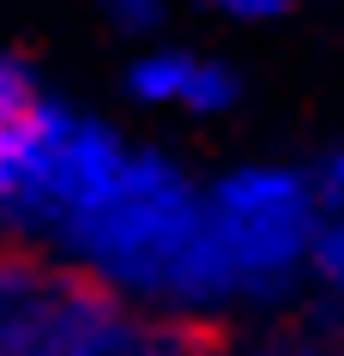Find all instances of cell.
Masks as SVG:
<instances>
[{"mask_svg":"<svg viewBox=\"0 0 344 356\" xmlns=\"http://www.w3.org/2000/svg\"><path fill=\"white\" fill-rule=\"evenodd\" d=\"M67 356H206V338L181 314H139L115 296L103 314L79 332Z\"/></svg>","mask_w":344,"mask_h":356,"instance_id":"3957f363","label":"cell"},{"mask_svg":"<svg viewBox=\"0 0 344 356\" xmlns=\"http://www.w3.org/2000/svg\"><path fill=\"white\" fill-rule=\"evenodd\" d=\"M103 19H109V31H121V37L151 42L157 31L170 24V0H103Z\"/></svg>","mask_w":344,"mask_h":356,"instance_id":"277c9868","label":"cell"},{"mask_svg":"<svg viewBox=\"0 0 344 356\" xmlns=\"http://www.w3.org/2000/svg\"><path fill=\"white\" fill-rule=\"evenodd\" d=\"M127 97L145 109H181V115H229L242 103V79L236 67L199 49H175L157 42L127 67Z\"/></svg>","mask_w":344,"mask_h":356,"instance_id":"7a4b0ae2","label":"cell"},{"mask_svg":"<svg viewBox=\"0 0 344 356\" xmlns=\"http://www.w3.org/2000/svg\"><path fill=\"white\" fill-rule=\"evenodd\" d=\"M206 224L236 278V302H278L308 278L320 181L284 163H242L206 188Z\"/></svg>","mask_w":344,"mask_h":356,"instance_id":"6da1fadb","label":"cell"},{"mask_svg":"<svg viewBox=\"0 0 344 356\" xmlns=\"http://www.w3.org/2000/svg\"><path fill=\"white\" fill-rule=\"evenodd\" d=\"M302 356H320V350H302Z\"/></svg>","mask_w":344,"mask_h":356,"instance_id":"9c48e42d","label":"cell"},{"mask_svg":"<svg viewBox=\"0 0 344 356\" xmlns=\"http://www.w3.org/2000/svg\"><path fill=\"white\" fill-rule=\"evenodd\" d=\"M42 97V85H37V73H31V60H19V55H0V115H19V109H31Z\"/></svg>","mask_w":344,"mask_h":356,"instance_id":"8992f818","label":"cell"},{"mask_svg":"<svg viewBox=\"0 0 344 356\" xmlns=\"http://www.w3.org/2000/svg\"><path fill=\"white\" fill-rule=\"evenodd\" d=\"M206 6L229 24H272V19H284L296 0H206Z\"/></svg>","mask_w":344,"mask_h":356,"instance_id":"52a82bcc","label":"cell"},{"mask_svg":"<svg viewBox=\"0 0 344 356\" xmlns=\"http://www.w3.org/2000/svg\"><path fill=\"white\" fill-rule=\"evenodd\" d=\"M308 272L314 284H326L332 296H344V224L320 211V229H314V254H308Z\"/></svg>","mask_w":344,"mask_h":356,"instance_id":"5b68a950","label":"cell"},{"mask_svg":"<svg viewBox=\"0 0 344 356\" xmlns=\"http://www.w3.org/2000/svg\"><path fill=\"white\" fill-rule=\"evenodd\" d=\"M314 181H320V211L344 224V151H332V157H326V169L314 175Z\"/></svg>","mask_w":344,"mask_h":356,"instance_id":"ba28073f","label":"cell"}]
</instances>
